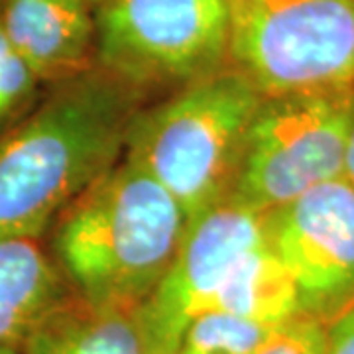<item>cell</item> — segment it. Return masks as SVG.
Segmentation results:
<instances>
[{"mask_svg":"<svg viewBox=\"0 0 354 354\" xmlns=\"http://www.w3.org/2000/svg\"><path fill=\"white\" fill-rule=\"evenodd\" d=\"M95 64L127 87H185L230 65L227 0H97Z\"/></svg>","mask_w":354,"mask_h":354,"instance_id":"cell-5","label":"cell"},{"mask_svg":"<svg viewBox=\"0 0 354 354\" xmlns=\"http://www.w3.org/2000/svg\"><path fill=\"white\" fill-rule=\"evenodd\" d=\"M36 83L38 77L26 64L20 51L14 48L0 20V118L12 113L20 102L26 101Z\"/></svg>","mask_w":354,"mask_h":354,"instance_id":"cell-14","label":"cell"},{"mask_svg":"<svg viewBox=\"0 0 354 354\" xmlns=\"http://www.w3.org/2000/svg\"><path fill=\"white\" fill-rule=\"evenodd\" d=\"M230 67L262 97H354V0H227Z\"/></svg>","mask_w":354,"mask_h":354,"instance_id":"cell-4","label":"cell"},{"mask_svg":"<svg viewBox=\"0 0 354 354\" xmlns=\"http://www.w3.org/2000/svg\"><path fill=\"white\" fill-rule=\"evenodd\" d=\"M354 97H264L230 199L270 213L344 174Z\"/></svg>","mask_w":354,"mask_h":354,"instance_id":"cell-6","label":"cell"},{"mask_svg":"<svg viewBox=\"0 0 354 354\" xmlns=\"http://www.w3.org/2000/svg\"><path fill=\"white\" fill-rule=\"evenodd\" d=\"M95 4H97V0H95Z\"/></svg>","mask_w":354,"mask_h":354,"instance_id":"cell-18","label":"cell"},{"mask_svg":"<svg viewBox=\"0 0 354 354\" xmlns=\"http://www.w3.org/2000/svg\"><path fill=\"white\" fill-rule=\"evenodd\" d=\"M325 339L327 323L299 313L281 323L254 354H321Z\"/></svg>","mask_w":354,"mask_h":354,"instance_id":"cell-13","label":"cell"},{"mask_svg":"<svg viewBox=\"0 0 354 354\" xmlns=\"http://www.w3.org/2000/svg\"><path fill=\"white\" fill-rule=\"evenodd\" d=\"M278 327L211 309L185 327L174 354H254Z\"/></svg>","mask_w":354,"mask_h":354,"instance_id":"cell-12","label":"cell"},{"mask_svg":"<svg viewBox=\"0 0 354 354\" xmlns=\"http://www.w3.org/2000/svg\"><path fill=\"white\" fill-rule=\"evenodd\" d=\"M0 140V234L36 239L127 148L134 88L93 67Z\"/></svg>","mask_w":354,"mask_h":354,"instance_id":"cell-1","label":"cell"},{"mask_svg":"<svg viewBox=\"0 0 354 354\" xmlns=\"http://www.w3.org/2000/svg\"><path fill=\"white\" fill-rule=\"evenodd\" d=\"M342 177L354 187V111L353 120H351V130H348V142H346V158H344V174Z\"/></svg>","mask_w":354,"mask_h":354,"instance_id":"cell-16","label":"cell"},{"mask_svg":"<svg viewBox=\"0 0 354 354\" xmlns=\"http://www.w3.org/2000/svg\"><path fill=\"white\" fill-rule=\"evenodd\" d=\"M321 354H354V305L327 323V339Z\"/></svg>","mask_w":354,"mask_h":354,"instance_id":"cell-15","label":"cell"},{"mask_svg":"<svg viewBox=\"0 0 354 354\" xmlns=\"http://www.w3.org/2000/svg\"><path fill=\"white\" fill-rule=\"evenodd\" d=\"M268 244L288 270L301 313L330 323L354 305V187L333 179L266 213Z\"/></svg>","mask_w":354,"mask_h":354,"instance_id":"cell-8","label":"cell"},{"mask_svg":"<svg viewBox=\"0 0 354 354\" xmlns=\"http://www.w3.org/2000/svg\"><path fill=\"white\" fill-rule=\"evenodd\" d=\"M262 101L258 88L228 65L134 116L124 160L150 174L193 221L230 197Z\"/></svg>","mask_w":354,"mask_h":354,"instance_id":"cell-3","label":"cell"},{"mask_svg":"<svg viewBox=\"0 0 354 354\" xmlns=\"http://www.w3.org/2000/svg\"><path fill=\"white\" fill-rule=\"evenodd\" d=\"M189 223L169 191L124 160L62 213L53 246L83 301L138 309L174 264Z\"/></svg>","mask_w":354,"mask_h":354,"instance_id":"cell-2","label":"cell"},{"mask_svg":"<svg viewBox=\"0 0 354 354\" xmlns=\"http://www.w3.org/2000/svg\"><path fill=\"white\" fill-rule=\"evenodd\" d=\"M0 20L38 81L95 67V0H0Z\"/></svg>","mask_w":354,"mask_h":354,"instance_id":"cell-9","label":"cell"},{"mask_svg":"<svg viewBox=\"0 0 354 354\" xmlns=\"http://www.w3.org/2000/svg\"><path fill=\"white\" fill-rule=\"evenodd\" d=\"M24 354H153L138 309L59 304L30 333Z\"/></svg>","mask_w":354,"mask_h":354,"instance_id":"cell-10","label":"cell"},{"mask_svg":"<svg viewBox=\"0 0 354 354\" xmlns=\"http://www.w3.org/2000/svg\"><path fill=\"white\" fill-rule=\"evenodd\" d=\"M266 242V213L230 197L195 216L174 264L140 307L153 354L176 353L185 327L215 309L250 254Z\"/></svg>","mask_w":354,"mask_h":354,"instance_id":"cell-7","label":"cell"},{"mask_svg":"<svg viewBox=\"0 0 354 354\" xmlns=\"http://www.w3.org/2000/svg\"><path fill=\"white\" fill-rule=\"evenodd\" d=\"M0 354H20L18 346H10V344H0Z\"/></svg>","mask_w":354,"mask_h":354,"instance_id":"cell-17","label":"cell"},{"mask_svg":"<svg viewBox=\"0 0 354 354\" xmlns=\"http://www.w3.org/2000/svg\"><path fill=\"white\" fill-rule=\"evenodd\" d=\"M59 304L57 272L36 239L0 234V344H22Z\"/></svg>","mask_w":354,"mask_h":354,"instance_id":"cell-11","label":"cell"}]
</instances>
